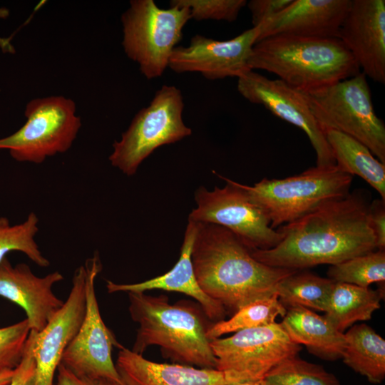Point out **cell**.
<instances>
[{
	"mask_svg": "<svg viewBox=\"0 0 385 385\" xmlns=\"http://www.w3.org/2000/svg\"><path fill=\"white\" fill-rule=\"evenodd\" d=\"M339 38L366 77L385 83V1L351 0Z\"/></svg>",
	"mask_w": 385,
	"mask_h": 385,
	"instance_id": "obj_16",
	"label": "cell"
},
{
	"mask_svg": "<svg viewBox=\"0 0 385 385\" xmlns=\"http://www.w3.org/2000/svg\"><path fill=\"white\" fill-rule=\"evenodd\" d=\"M247 3L245 0H172L170 6L188 8L191 19L196 21L210 19L232 22L237 19Z\"/></svg>",
	"mask_w": 385,
	"mask_h": 385,
	"instance_id": "obj_30",
	"label": "cell"
},
{
	"mask_svg": "<svg viewBox=\"0 0 385 385\" xmlns=\"http://www.w3.org/2000/svg\"><path fill=\"white\" fill-rule=\"evenodd\" d=\"M9 15V10L5 7L0 8V19H6ZM11 38L0 37V47L4 53H14V47L10 43Z\"/></svg>",
	"mask_w": 385,
	"mask_h": 385,
	"instance_id": "obj_36",
	"label": "cell"
},
{
	"mask_svg": "<svg viewBox=\"0 0 385 385\" xmlns=\"http://www.w3.org/2000/svg\"><path fill=\"white\" fill-rule=\"evenodd\" d=\"M31 332L27 319L0 328V372L20 364Z\"/></svg>",
	"mask_w": 385,
	"mask_h": 385,
	"instance_id": "obj_31",
	"label": "cell"
},
{
	"mask_svg": "<svg viewBox=\"0 0 385 385\" xmlns=\"http://www.w3.org/2000/svg\"><path fill=\"white\" fill-rule=\"evenodd\" d=\"M334 282L329 278L297 270L278 283L276 294L286 309L301 306L324 312Z\"/></svg>",
	"mask_w": 385,
	"mask_h": 385,
	"instance_id": "obj_25",
	"label": "cell"
},
{
	"mask_svg": "<svg viewBox=\"0 0 385 385\" xmlns=\"http://www.w3.org/2000/svg\"><path fill=\"white\" fill-rule=\"evenodd\" d=\"M56 385H120L106 379H95L79 376L60 363L57 369Z\"/></svg>",
	"mask_w": 385,
	"mask_h": 385,
	"instance_id": "obj_35",
	"label": "cell"
},
{
	"mask_svg": "<svg viewBox=\"0 0 385 385\" xmlns=\"http://www.w3.org/2000/svg\"><path fill=\"white\" fill-rule=\"evenodd\" d=\"M353 176L338 168L314 167L283 179L263 178L252 186L242 185L265 212L274 229L294 222L318 207L346 196Z\"/></svg>",
	"mask_w": 385,
	"mask_h": 385,
	"instance_id": "obj_5",
	"label": "cell"
},
{
	"mask_svg": "<svg viewBox=\"0 0 385 385\" xmlns=\"http://www.w3.org/2000/svg\"><path fill=\"white\" fill-rule=\"evenodd\" d=\"M369 204L362 193L349 192L281 226V241L270 249L251 250L252 255L270 267L299 270L374 251Z\"/></svg>",
	"mask_w": 385,
	"mask_h": 385,
	"instance_id": "obj_1",
	"label": "cell"
},
{
	"mask_svg": "<svg viewBox=\"0 0 385 385\" xmlns=\"http://www.w3.org/2000/svg\"><path fill=\"white\" fill-rule=\"evenodd\" d=\"M115 364L125 385H231L223 371L156 363L123 346Z\"/></svg>",
	"mask_w": 385,
	"mask_h": 385,
	"instance_id": "obj_20",
	"label": "cell"
},
{
	"mask_svg": "<svg viewBox=\"0 0 385 385\" xmlns=\"http://www.w3.org/2000/svg\"><path fill=\"white\" fill-rule=\"evenodd\" d=\"M344 337V364L369 382L381 383L385 378V340L365 324L351 326Z\"/></svg>",
	"mask_w": 385,
	"mask_h": 385,
	"instance_id": "obj_24",
	"label": "cell"
},
{
	"mask_svg": "<svg viewBox=\"0 0 385 385\" xmlns=\"http://www.w3.org/2000/svg\"><path fill=\"white\" fill-rule=\"evenodd\" d=\"M250 70H264L302 92L318 89L355 76L361 71L339 38L278 35L253 46Z\"/></svg>",
	"mask_w": 385,
	"mask_h": 385,
	"instance_id": "obj_3",
	"label": "cell"
},
{
	"mask_svg": "<svg viewBox=\"0 0 385 385\" xmlns=\"http://www.w3.org/2000/svg\"><path fill=\"white\" fill-rule=\"evenodd\" d=\"M24 115L26 121L22 127L0 138V150H8L18 162L40 164L66 152L81 126L75 103L61 96L31 100Z\"/></svg>",
	"mask_w": 385,
	"mask_h": 385,
	"instance_id": "obj_9",
	"label": "cell"
},
{
	"mask_svg": "<svg viewBox=\"0 0 385 385\" xmlns=\"http://www.w3.org/2000/svg\"><path fill=\"white\" fill-rule=\"evenodd\" d=\"M86 268V314L80 329L66 349L61 364L75 374L124 384L112 359L113 346L120 347L103 322L96 298L95 282L102 270L96 252L84 262Z\"/></svg>",
	"mask_w": 385,
	"mask_h": 385,
	"instance_id": "obj_12",
	"label": "cell"
},
{
	"mask_svg": "<svg viewBox=\"0 0 385 385\" xmlns=\"http://www.w3.org/2000/svg\"><path fill=\"white\" fill-rule=\"evenodd\" d=\"M381 299V290L334 282L324 317L343 333L355 322L370 319Z\"/></svg>",
	"mask_w": 385,
	"mask_h": 385,
	"instance_id": "obj_23",
	"label": "cell"
},
{
	"mask_svg": "<svg viewBox=\"0 0 385 385\" xmlns=\"http://www.w3.org/2000/svg\"><path fill=\"white\" fill-rule=\"evenodd\" d=\"M123 385H125V384H123Z\"/></svg>",
	"mask_w": 385,
	"mask_h": 385,
	"instance_id": "obj_39",
	"label": "cell"
},
{
	"mask_svg": "<svg viewBox=\"0 0 385 385\" xmlns=\"http://www.w3.org/2000/svg\"><path fill=\"white\" fill-rule=\"evenodd\" d=\"M233 385H267L264 379L255 380V381H248L245 382H241L239 384Z\"/></svg>",
	"mask_w": 385,
	"mask_h": 385,
	"instance_id": "obj_38",
	"label": "cell"
},
{
	"mask_svg": "<svg viewBox=\"0 0 385 385\" xmlns=\"http://www.w3.org/2000/svg\"><path fill=\"white\" fill-rule=\"evenodd\" d=\"M35 331L31 330L20 364L9 385H36V363L33 354Z\"/></svg>",
	"mask_w": 385,
	"mask_h": 385,
	"instance_id": "obj_32",
	"label": "cell"
},
{
	"mask_svg": "<svg viewBox=\"0 0 385 385\" xmlns=\"http://www.w3.org/2000/svg\"><path fill=\"white\" fill-rule=\"evenodd\" d=\"M326 139L339 170L365 180L385 201V164L355 138L334 130L324 131Z\"/></svg>",
	"mask_w": 385,
	"mask_h": 385,
	"instance_id": "obj_22",
	"label": "cell"
},
{
	"mask_svg": "<svg viewBox=\"0 0 385 385\" xmlns=\"http://www.w3.org/2000/svg\"><path fill=\"white\" fill-rule=\"evenodd\" d=\"M38 223V217L33 212L22 222L16 225L11 224L5 217H0V263L9 252L16 251L26 255L41 267L50 265L35 240Z\"/></svg>",
	"mask_w": 385,
	"mask_h": 385,
	"instance_id": "obj_27",
	"label": "cell"
},
{
	"mask_svg": "<svg viewBox=\"0 0 385 385\" xmlns=\"http://www.w3.org/2000/svg\"><path fill=\"white\" fill-rule=\"evenodd\" d=\"M369 217L371 227L376 238V249L385 248V201L381 199L373 200L369 204Z\"/></svg>",
	"mask_w": 385,
	"mask_h": 385,
	"instance_id": "obj_34",
	"label": "cell"
},
{
	"mask_svg": "<svg viewBox=\"0 0 385 385\" xmlns=\"http://www.w3.org/2000/svg\"><path fill=\"white\" fill-rule=\"evenodd\" d=\"M86 281L83 264L75 270L69 294L61 308L36 332L33 351L36 385H53L63 354L80 329L86 309Z\"/></svg>",
	"mask_w": 385,
	"mask_h": 385,
	"instance_id": "obj_15",
	"label": "cell"
},
{
	"mask_svg": "<svg viewBox=\"0 0 385 385\" xmlns=\"http://www.w3.org/2000/svg\"><path fill=\"white\" fill-rule=\"evenodd\" d=\"M197 230V222L188 220L179 259L170 271L139 283L118 284L107 280L108 292L109 293L145 292L153 289L178 292L194 298L200 304L207 319L215 322L222 320L225 316L226 309L221 304L208 297L202 290L195 274L191 253Z\"/></svg>",
	"mask_w": 385,
	"mask_h": 385,
	"instance_id": "obj_19",
	"label": "cell"
},
{
	"mask_svg": "<svg viewBox=\"0 0 385 385\" xmlns=\"http://www.w3.org/2000/svg\"><path fill=\"white\" fill-rule=\"evenodd\" d=\"M329 278L335 282L369 287L374 282L385 280V252L376 250L331 265Z\"/></svg>",
	"mask_w": 385,
	"mask_h": 385,
	"instance_id": "obj_28",
	"label": "cell"
},
{
	"mask_svg": "<svg viewBox=\"0 0 385 385\" xmlns=\"http://www.w3.org/2000/svg\"><path fill=\"white\" fill-rule=\"evenodd\" d=\"M191 259L202 290L234 313L275 294L278 283L297 271L259 262L232 232L210 223L197 222Z\"/></svg>",
	"mask_w": 385,
	"mask_h": 385,
	"instance_id": "obj_2",
	"label": "cell"
},
{
	"mask_svg": "<svg viewBox=\"0 0 385 385\" xmlns=\"http://www.w3.org/2000/svg\"><path fill=\"white\" fill-rule=\"evenodd\" d=\"M14 369L0 372V385H9L11 381Z\"/></svg>",
	"mask_w": 385,
	"mask_h": 385,
	"instance_id": "obj_37",
	"label": "cell"
},
{
	"mask_svg": "<svg viewBox=\"0 0 385 385\" xmlns=\"http://www.w3.org/2000/svg\"><path fill=\"white\" fill-rule=\"evenodd\" d=\"M63 279L58 271L38 277L26 264L13 266L6 257L0 263V297L22 308L31 330L38 332L64 303L52 290Z\"/></svg>",
	"mask_w": 385,
	"mask_h": 385,
	"instance_id": "obj_17",
	"label": "cell"
},
{
	"mask_svg": "<svg viewBox=\"0 0 385 385\" xmlns=\"http://www.w3.org/2000/svg\"><path fill=\"white\" fill-rule=\"evenodd\" d=\"M303 93L324 132L334 130L355 138L385 164V125L375 113L363 73Z\"/></svg>",
	"mask_w": 385,
	"mask_h": 385,
	"instance_id": "obj_6",
	"label": "cell"
},
{
	"mask_svg": "<svg viewBox=\"0 0 385 385\" xmlns=\"http://www.w3.org/2000/svg\"><path fill=\"white\" fill-rule=\"evenodd\" d=\"M237 78V90L245 98L264 106L274 115L305 133L316 152L317 167L336 165L324 132L303 92L278 78L270 79L252 70Z\"/></svg>",
	"mask_w": 385,
	"mask_h": 385,
	"instance_id": "obj_13",
	"label": "cell"
},
{
	"mask_svg": "<svg viewBox=\"0 0 385 385\" xmlns=\"http://www.w3.org/2000/svg\"><path fill=\"white\" fill-rule=\"evenodd\" d=\"M191 19L188 8L158 7L153 0H132L122 14V45L148 79L160 77L170 56L182 39L183 29Z\"/></svg>",
	"mask_w": 385,
	"mask_h": 385,
	"instance_id": "obj_7",
	"label": "cell"
},
{
	"mask_svg": "<svg viewBox=\"0 0 385 385\" xmlns=\"http://www.w3.org/2000/svg\"><path fill=\"white\" fill-rule=\"evenodd\" d=\"M351 4V0H292L280 12L255 26L259 29L257 42L278 35L339 38Z\"/></svg>",
	"mask_w": 385,
	"mask_h": 385,
	"instance_id": "obj_18",
	"label": "cell"
},
{
	"mask_svg": "<svg viewBox=\"0 0 385 385\" xmlns=\"http://www.w3.org/2000/svg\"><path fill=\"white\" fill-rule=\"evenodd\" d=\"M210 346L215 369L223 371L231 385L264 379L272 368L301 350L277 322L212 339Z\"/></svg>",
	"mask_w": 385,
	"mask_h": 385,
	"instance_id": "obj_10",
	"label": "cell"
},
{
	"mask_svg": "<svg viewBox=\"0 0 385 385\" xmlns=\"http://www.w3.org/2000/svg\"><path fill=\"white\" fill-rule=\"evenodd\" d=\"M287 309L279 302L277 294L256 300L240 308L227 320L216 322L210 325L207 337L210 340L226 334L275 323L278 316L284 317Z\"/></svg>",
	"mask_w": 385,
	"mask_h": 385,
	"instance_id": "obj_26",
	"label": "cell"
},
{
	"mask_svg": "<svg viewBox=\"0 0 385 385\" xmlns=\"http://www.w3.org/2000/svg\"><path fill=\"white\" fill-rule=\"evenodd\" d=\"M128 294L130 315L138 324L133 351L142 354L157 345L173 361L215 369L211 340L206 334L210 326L202 309L186 302L171 304L163 296Z\"/></svg>",
	"mask_w": 385,
	"mask_h": 385,
	"instance_id": "obj_4",
	"label": "cell"
},
{
	"mask_svg": "<svg viewBox=\"0 0 385 385\" xmlns=\"http://www.w3.org/2000/svg\"><path fill=\"white\" fill-rule=\"evenodd\" d=\"M267 385H341L322 366L294 356L284 359L265 376Z\"/></svg>",
	"mask_w": 385,
	"mask_h": 385,
	"instance_id": "obj_29",
	"label": "cell"
},
{
	"mask_svg": "<svg viewBox=\"0 0 385 385\" xmlns=\"http://www.w3.org/2000/svg\"><path fill=\"white\" fill-rule=\"evenodd\" d=\"M184 102L180 89L163 86L148 106L135 115L119 140L113 144L108 160L127 176L135 175L142 162L158 148L191 135L183 119Z\"/></svg>",
	"mask_w": 385,
	"mask_h": 385,
	"instance_id": "obj_8",
	"label": "cell"
},
{
	"mask_svg": "<svg viewBox=\"0 0 385 385\" xmlns=\"http://www.w3.org/2000/svg\"><path fill=\"white\" fill-rule=\"evenodd\" d=\"M226 182L223 188L209 191L204 186L195 192L197 207L188 220L222 226L238 237L250 250L276 246L282 234L273 229L265 212L255 203L241 183L217 174Z\"/></svg>",
	"mask_w": 385,
	"mask_h": 385,
	"instance_id": "obj_11",
	"label": "cell"
},
{
	"mask_svg": "<svg viewBox=\"0 0 385 385\" xmlns=\"http://www.w3.org/2000/svg\"><path fill=\"white\" fill-rule=\"evenodd\" d=\"M281 324L292 342L304 344L317 356L327 360L342 357L346 346L344 334L324 316L296 306L287 309Z\"/></svg>",
	"mask_w": 385,
	"mask_h": 385,
	"instance_id": "obj_21",
	"label": "cell"
},
{
	"mask_svg": "<svg viewBox=\"0 0 385 385\" xmlns=\"http://www.w3.org/2000/svg\"><path fill=\"white\" fill-rule=\"evenodd\" d=\"M292 0H251L247 3L252 14L253 27L259 26L262 22L274 16L285 7Z\"/></svg>",
	"mask_w": 385,
	"mask_h": 385,
	"instance_id": "obj_33",
	"label": "cell"
},
{
	"mask_svg": "<svg viewBox=\"0 0 385 385\" xmlns=\"http://www.w3.org/2000/svg\"><path fill=\"white\" fill-rule=\"evenodd\" d=\"M258 34L252 26L226 41L195 35L188 46L174 48L168 67L175 73L198 72L210 80L239 78L250 70L248 60Z\"/></svg>",
	"mask_w": 385,
	"mask_h": 385,
	"instance_id": "obj_14",
	"label": "cell"
}]
</instances>
